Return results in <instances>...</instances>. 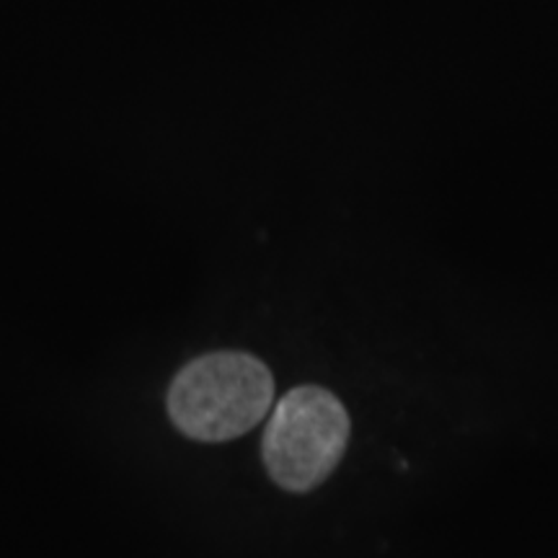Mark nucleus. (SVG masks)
<instances>
[{"mask_svg": "<svg viewBox=\"0 0 558 558\" xmlns=\"http://www.w3.org/2000/svg\"><path fill=\"white\" fill-rule=\"evenodd\" d=\"M349 442V414L326 388L282 396L264 432V465L288 492H311L337 469Z\"/></svg>", "mask_w": 558, "mask_h": 558, "instance_id": "2", "label": "nucleus"}, {"mask_svg": "<svg viewBox=\"0 0 558 558\" xmlns=\"http://www.w3.org/2000/svg\"><path fill=\"white\" fill-rule=\"evenodd\" d=\"M275 380L262 360L215 352L190 362L169 388V416L181 435L226 442L254 429L269 414Z\"/></svg>", "mask_w": 558, "mask_h": 558, "instance_id": "1", "label": "nucleus"}]
</instances>
